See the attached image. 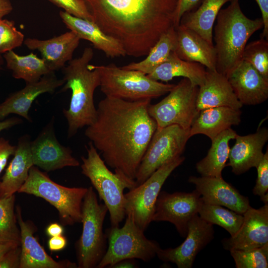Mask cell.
<instances>
[{"label": "cell", "instance_id": "4316f807", "mask_svg": "<svg viewBox=\"0 0 268 268\" xmlns=\"http://www.w3.org/2000/svg\"><path fill=\"white\" fill-rule=\"evenodd\" d=\"M241 112L228 107H216L199 112L190 129V137L202 134L211 140L222 132L238 125L241 122Z\"/></svg>", "mask_w": 268, "mask_h": 268}, {"label": "cell", "instance_id": "681fc988", "mask_svg": "<svg viewBox=\"0 0 268 268\" xmlns=\"http://www.w3.org/2000/svg\"><path fill=\"white\" fill-rule=\"evenodd\" d=\"M18 245L13 243H0V257L6 251L13 247Z\"/></svg>", "mask_w": 268, "mask_h": 268}, {"label": "cell", "instance_id": "7c38bea8", "mask_svg": "<svg viewBox=\"0 0 268 268\" xmlns=\"http://www.w3.org/2000/svg\"><path fill=\"white\" fill-rule=\"evenodd\" d=\"M185 159L180 156L165 164L142 184L125 194L126 215L132 212L136 224L143 231L152 221L156 201L164 183Z\"/></svg>", "mask_w": 268, "mask_h": 268}, {"label": "cell", "instance_id": "d6a6232c", "mask_svg": "<svg viewBox=\"0 0 268 268\" xmlns=\"http://www.w3.org/2000/svg\"><path fill=\"white\" fill-rule=\"evenodd\" d=\"M198 214L206 221L224 228L230 236L237 232L243 220V214L221 205L206 204L203 202Z\"/></svg>", "mask_w": 268, "mask_h": 268}, {"label": "cell", "instance_id": "5b68a950", "mask_svg": "<svg viewBox=\"0 0 268 268\" xmlns=\"http://www.w3.org/2000/svg\"><path fill=\"white\" fill-rule=\"evenodd\" d=\"M86 148L87 156L81 157V173L89 179L99 199L107 206L111 227H120L126 217L124 190H130L134 186L108 169L91 141Z\"/></svg>", "mask_w": 268, "mask_h": 268}, {"label": "cell", "instance_id": "f35d334b", "mask_svg": "<svg viewBox=\"0 0 268 268\" xmlns=\"http://www.w3.org/2000/svg\"><path fill=\"white\" fill-rule=\"evenodd\" d=\"M48 0L72 16L92 21V16L82 0Z\"/></svg>", "mask_w": 268, "mask_h": 268}, {"label": "cell", "instance_id": "277c9868", "mask_svg": "<svg viewBox=\"0 0 268 268\" xmlns=\"http://www.w3.org/2000/svg\"><path fill=\"white\" fill-rule=\"evenodd\" d=\"M213 28L216 51V70L227 78L243 61V53L251 36L263 28L262 18L251 19L240 7L239 0H232L221 8Z\"/></svg>", "mask_w": 268, "mask_h": 268}, {"label": "cell", "instance_id": "7bdbcfd3", "mask_svg": "<svg viewBox=\"0 0 268 268\" xmlns=\"http://www.w3.org/2000/svg\"><path fill=\"white\" fill-rule=\"evenodd\" d=\"M259 5L264 22L261 37L268 40V0H255Z\"/></svg>", "mask_w": 268, "mask_h": 268}, {"label": "cell", "instance_id": "cb8c5ba5", "mask_svg": "<svg viewBox=\"0 0 268 268\" xmlns=\"http://www.w3.org/2000/svg\"><path fill=\"white\" fill-rule=\"evenodd\" d=\"M31 141L28 134L19 138L13 157L0 181V199L15 194L27 180L30 169L34 165Z\"/></svg>", "mask_w": 268, "mask_h": 268}, {"label": "cell", "instance_id": "836d02e7", "mask_svg": "<svg viewBox=\"0 0 268 268\" xmlns=\"http://www.w3.org/2000/svg\"><path fill=\"white\" fill-rule=\"evenodd\" d=\"M15 194L0 199V243L21 244L15 209Z\"/></svg>", "mask_w": 268, "mask_h": 268}, {"label": "cell", "instance_id": "b9f144b4", "mask_svg": "<svg viewBox=\"0 0 268 268\" xmlns=\"http://www.w3.org/2000/svg\"><path fill=\"white\" fill-rule=\"evenodd\" d=\"M16 146L11 145L8 140L3 137L0 138V176L5 167L9 158L13 155Z\"/></svg>", "mask_w": 268, "mask_h": 268}, {"label": "cell", "instance_id": "52a82bcc", "mask_svg": "<svg viewBox=\"0 0 268 268\" xmlns=\"http://www.w3.org/2000/svg\"><path fill=\"white\" fill-rule=\"evenodd\" d=\"M100 73L101 91L106 96L128 101L152 99L168 93L175 84L164 83L143 72L114 64L95 66Z\"/></svg>", "mask_w": 268, "mask_h": 268}, {"label": "cell", "instance_id": "8fae6325", "mask_svg": "<svg viewBox=\"0 0 268 268\" xmlns=\"http://www.w3.org/2000/svg\"><path fill=\"white\" fill-rule=\"evenodd\" d=\"M190 138V130L177 125L157 128L138 168L135 187L161 166L180 156Z\"/></svg>", "mask_w": 268, "mask_h": 268}, {"label": "cell", "instance_id": "d6986e66", "mask_svg": "<svg viewBox=\"0 0 268 268\" xmlns=\"http://www.w3.org/2000/svg\"><path fill=\"white\" fill-rule=\"evenodd\" d=\"M55 72L43 76L38 81L27 83L24 88L13 93L0 104V120L14 114L31 121L29 111L34 101L42 94L54 93L65 83L64 79L58 78Z\"/></svg>", "mask_w": 268, "mask_h": 268}, {"label": "cell", "instance_id": "5bb4252c", "mask_svg": "<svg viewBox=\"0 0 268 268\" xmlns=\"http://www.w3.org/2000/svg\"><path fill=\"white\" fill-rule=\"evenodd\" d=\"M213 225L196 214L189 223L184 241L174 248H160L156 256L164 262L175 264L178 268H191L197 255L213 239Z\"/></svg>", "mask_w": 268, "mask_h": 268}, {"label": "cell", "instance_id": "7dc6e473", "mask_svg": "<svg viewBox=\"0 0 268 268\" xmlns=\"http://www.w3.org/2000/svg\"><path fill=\"white\" fill-rule=\"evenodd\" d=\"M22 122V120L16 117H13L0 121V132L8 129Z\"/></svg>", "mask_w": 268, "mask_h": 268}, {"label": "cell", "instance_id": "bcb514c9", "mask_svg": "<svg viewBox=\"0 0 268 268\" xmlns=\"http://www.w3.org/2000/svg\"><path fill=\"white\" fill-rule=\"evenodd\" d=\"M138 265L135 259H124L113 265L110 268H136Z\"/></svg>", "mask_w": 268, "mask_h": 268}, {"label": "cell", "instance_id": "d4e9b609", "mask_svg": "<svg viewBox=\"0 0 268 268\" xmlns=\"http://www.w3.org/2000/svg\"><path fill=\"white\" fill-rule=\"evenodd\" d=\"M176 30L177 44L175 52L178 57L186 61L199 63L208 70L216 71V54L214 45L182 24H179Z\"/></svg>", "mask_w": 268, "mask_h": 268}, {"label": "cell", "instance_id": "e0dca14e", "mask_svg": "<svg viewBox=\"0 0 268 268\" xmlns=\"http://www.w3.org/2000/svg\"><path fill=\"white\" fill-rule=\"evenodd\" d=\"M188 181L195 185L204 203L221 205L241 214L250 206L248 198L241 195L222 177L191 176Z\"/></svg>", "mask_w": 268, "mask_h": 268}, {"label": "cell", "instance_id": "6da1fadb", "mask_svg": "<svg viewBox=\"0 0 268 268\" xmlns=\"http://www.w3.org/2000/svg\"><path fill=\"white\" fill-rule=\"evenodd\" d=\"M151 100L106 96L84 133L105 164L134 187L138 168L157 127L148 111Z\"/></svg>", "mask_w": 268, "mask_h": 268}, {"label": "cell", "instance_id": "9a60e30c", "mask_svg": "<svg viewBox=\"0 0 268 268\" xmlns=\"http://www.w3.org/2000/svg\"><path fill=\"white\" fill-rule=\"evenodd\" d=\"M52 119L31 142L34 166L46 172L66 167H78L79 162L72 155V150L62 145L56 138Z\"/></svg>", "mask_w": 268, "mask_h": 268}, {"label": "cell", "instance_id": "f546056e", "mask_svg": "<svg viewBox=\"0 0 268 268\" xmlns=\"http://www.w3.org/2000/svg\"><path fill=\"white\" fill-rule=\"evenodd\" d=\"M237 133L229 128L217 135L211 140L207 155L196 165L201 176L222 178V172L228 159L230 140L235 139Z\"/></svg>", "mask_w": 268, "mask_h": 268}, {"label": "cell", "instance_id": "ac0fdd59", "mask_svg": "<svg viewBox=\"0 0 268 268\" xmlns=\"http://www.w3.org/2000/svg\"><path fill=\"white\" fill-rule=\"evenodd\" d=\"M21 234V260L19 268H77L75 263L65 260L56 261L50 256L34 236L37 228L31 221L23 220L20 207H15Z\"/></svg>", "mask_w": 268, "mask_h": 268}, {"label": "cell", "instance_id": "f907efd6", "mask_svg": "<svg viewBox=\"0 0 268 268\" xmlns=\"http://www.w3.org/2000/svg\"><path fill=\"white\" fill-rule=\"evenodd\" d=\"M3 58L1 56V54H0V68L3 64Z\"/></svg>", "mask_w": 268, "mask_h": 268}, {"label": "cell", "instance_id": "484cf974", "mask_svg": "<svg viewBox=\"0 0 268 268\" xmlns=\"http://www.w3.org/2000/svg\"><path fill=\"white\" fill-rule=\"evenodd\" d=\"M60 16L66 27L80 39L91 42L94 47L112 58L125 56L126 53L116 39L104 33L94 22L72 16L61 10Z\"/></svg>", "mask_w": 268, "mask_h": 268}, {"label": "cell", "instance_id": "30bf717a", "mask_svg": "<svg viewBox=\"0 0 268 268\" xmlns=\"http://www.w3.org/2000/svg\"><path fill=\"white\" fill-rule=\"evenodd\" d=\"M199 86L187 78L182 79L158 103L150 104L148 111L157 127L177 125L190 130L199 111L196 106Z\"/></svg>", "mask_w": 268, "mask_h": 268}, {"label": "cell", "instance_id": "603a6c76", "mask_svg": "<svg viewBox=\"0 0 268 268\" xmlns=\"http://www.w3.org/2000/svg\"><path fill=\"white\" fill-rule=\"evenodd\" d=\"M203 83L199 87L196 101L198 110L216 107L240 109L243 105L237 99L224 75L206 69Z\"/></svg>", "mask_w": 268, "mask_h": 268}, {"label": "cell", "instance_id": "9c48e42d", "mask_svg": "<svg viewBox=\"0 0 268 268\" xmlns=\"http://www.w3.org/2000/svg\"><path fill=\"white\" fill-rule=\"evenodd\" d=\"M122 227H111L105 230L108 247L96 268H110L124 259H139L149 262L161 248L156 241L150 240L136 224L132 212L126 215Z\"/></svg>", "mask_w": 268, "mask_h": 268}, {"label": "cell", "instance_id": "ee69618b", "mask_svg": "<svg viewBox=\"0 0 268 268\" xmlns=\"http://www.w3.org/2000/svg\"><path fill=\"white\" fill-rule=\"evenodd\" d=\"M67 244V239L63 235L51 237L48 242L49 250L53 252L63 250L66 247Z\"/></svg>", "mask_w": 268, "mask_h": 268}, {"label": "cell", "instance_id": "ffe728a7", "mask_svg": "<svg viewBox=\"0 0 268 268\" xmlns=\"http://www.w3.org/2000/svg\"><path fill=\"white\" fill-rule=\"evenodd\" d=\"M80 40L70 31L47 40L28 38L23 43L29 49L38 51L50 70L55 72L62 69L66 63L72 59Z\"/></svg>", "mask_w": 268, "mask_h": 268}, {"label": "cell", "instance_id": "ab89813d", "mask_svg": "<svg viewBox=\"0 0 268 268\" xmlns=\"http://www.w3.org/2000/svg\"><path fill=\"white\" fill-rule=\"evenodd\" d=\"M20 245L6 251L0 257V268H19L21 260Z\"/></svg>", "mask_w": 268, "mask_h": 268}, {"label": "cell", "instance_id": "ba28073f", "mask_svg": "<svg viewBox=\"0 0 268 268\" xmlns=\"http://www.w3.org/2000/svg\"><path fill=\"white\" fill-rule=\"evenodd\" d=\"M87 189L59 185L33 165L27 180L17 192L44 199L57 209L60 220L65 226L81 223L82 204Z\"/></svg>", "mask_w": 268, "mask_h": 268}, {"label": "cell", "instance_id": "60d3db41", "mask_svg": "<svg viewBox=\"0 0 268 268\" xmlns=\"http://www.w3.org/2000/svg\"><path fill=\"white\" fill-rule=\"evenodd\" d=\"M201 0H176V7L174 16V26L176 28L180 24L183 14L187 12L194 10Z\"/></svg>", "mask_w": 268, "mask_h": 268}, {"label": "cell", "instance_id": "d590c367", "mask_svg": "<svg viewBox=\"0 0 268 268\" xmlns=\"http://www.w3.org/2000/svg\"><path fill=\"white\" fill-rule=\"evenodd\" d=\"M236 268H268V243L250 250H231Z\"/></svg>", "mask_w": 268, "mask_h": 268}, {"label": "cell", "instance_id": "4fadbf2b", "mask_svg": "<svg viewBox=\"0 0 268 268\" xmlns=\"http://www.w3.org/2000/svg\"><path fill=\"white\" fill-rule=\"evenodd\" d=\"M202 203L195 189L191 193L160 191L156 201L152 221H167L173 224L180 235L185 238L192 217L198 214Z\"/></svg>", "mask_w": 268, "mask_h": 268}, {"label": "cell", "instance_id": "1f68e13d", "mask_svg": "<svg viewBox=\"0 0 268 268\" xmlns=\"http://www.w3.org/2000/svg\"><path fill=\"white\" fill-rule=\"evenodd\" d=\"M176 44V30L173 26L160 37L150 49L146 58L140 62L132 63L121 67L138 70L146 75L148 74L165 62L171 52L175 51Z\"/></svg>", "mask_w": 268, "mask_h": 268}, {"label": "cell", "instance_id": "7a4b0ae2", "mask_svg": "<svg viewBox=\"0 0 268 268\" xmlns=\"http://www.w3.org/2000/svg\"><path fill=\"white\" fill-rule=\"evenodd\" d=\"M94 22L118 40L126 55L146 56L174 26L176 0H82Z\"/></svg>", "mask_w": 268, "mask_h": 268}, {"label": "cell", "instance_id": "3957f363", "mask_svg": "<svg viewBox=\"0 0 268 268\" xmlns=\"http://www.w3.org/2000/svg\"><path fill=\"white\" fill-rule=\"evenodd\" d=\"M93 55L91 48H85L80 57L68 62L62 69L65 83L61 90L71 91L69 107L63 111L67 122L68 137L92 124L96 119L94 93L100 86V76L98 70L89 64Z\"/></svg>", "mask_w": 268, "mask_h": 268}, {"label": "cell", "instance_id": "83f0119b", "mask_svg": "<svg viewBox=\"0 0 268 268\" xmlns=\"http://www.w3.org/2000/svg\"><path fill=\"white\" fill-rule=\"evenodd\" d=\"M206 71L201 64L183 60L173 51L165 62L147 75L152 79L164 82L182 76L189 79L193 85L199 87L204 81Z\"/></svg>", "mask_w": 268, "mask_h": 268}, {"label": "cell", "instance_id": "e575fe53", "mask_svg": "<svg viewBox=\"0 0 268 268\" xmlns=\"http://www.w3.org/2000/svg\"><path fill=\"white\" fill-rule=\"evenodd\" d=\"M243 61L250 64L268 80V40L261 37L246 44L243 53Z\"/></svg>", "mask_w": 268, "mask_h": 268}, {"label": "cell", "instance_id": "2e32d148", "mask_svg": "<svg viewBox=\"0 0 268 268\" xmlns=\"http://www.w3.org/2000/svg\"><path fill=\"white\" fill-rule=\"evenodd\" d=\"M243 215L237 232L222 240L224 249L247 250L268 243V203L258 209L250 206Z\"/></svg>", "mask_w": 268, "mask_h": 268}, {"label": "cell", "instance_id": "c3c4849f", "mask_svg": "<svg viewBox=\"0 0 268 268\" xmlns=\"http://www.w3.org/2000/svg\"><path fill=\"white\" fill-rule=\"evenodd\" d=\"M12 10L10 0H0V19L9 14Z\"/></svg>", "mask_w": 268, "mask_h": 268}, {"label": "cell", "instance_id": "f6af8a7d", "mask_svg": "<svg viewBox=\"0 0 268 268\" xmlns=\"http://www.w3.org/2000/svg\"><path fill=\"white\" fill-rule=\"evenodd\" d=\"M46 233L50 237L62 235L64 233V228L61 225L58 223H52L47 227Z\"/></svg>", "mask_w": 268, "mask_h": 268}, {"label": "cell", "instance_id": "74e56055", "mask_svg": "<svg viewBox=\"0 0 268 268\" xmlns=\"http://www.w3.org/2000/svg\"><path fill=\"white\" fill-rule=\"evenodd\" d=\"M257 178L256 185L253 189L254 195L260 197L261 200L265 204L268 203V149L256 167Z\"/></svg>", "mask_w": 268, "mask_h": 268}, {"label": "cell", "instance_id": "f1b7e54d", "mask_svg": "<svg viewBox=\"0 0 268 268\" xmlns=\"http://www.w3.org/2000/svg\"><path fill=\"white\" fill-rule=\"evenodd\" d=\"M232 0H202L197 9L182 16L180 24L194 31L208 43L213 44L212 32L216 17L223 5Z\"/></svg>", "mask_w": 268, "mask_h": 268}, {"label": "cell", "instance_id": "44dd1931", "mask_svg": "<svg viewBox=\"0 0 268 268\" xmlns=\"http://www.w3.org/2000/svg\"><path fill=\"white\" fill-rule=\"evenodd\" d=\"M235 142L230 148L229 162L235 175L243 174L252 167L256 168L262 159L263 149L268 140L267 128H259L256 133L246 135L237 134Z\"/></svg>", "mask_w": 268, "mask_h": 268}, {"label": "cell", "instance_id": "8d00e7d4", "mask_svg": "<svg viewBox=\"0 0 268 268\" xmlns=\"http://www.w3.org/2000/svg\"><path fill=\"white\" fill-rule=\"evenodd\" d=\"M24 36L17 30L13 21L0 19V54L21 46Z\"/></svg>", "mask_w": 268, "mask_h": 268}, {"label": "cell", "instance_id": "7402d4cb", "mask_svg": "<svg viewBox=\"0 0 268 268\" xmlns=\"http://www.w3.org/2000/svg\"><path fill=\"white\" fill-rule=\"evenodd\" d=\"M227 78L243 105L259 104L268 98V80L246 61H242Z\"/></svg>", "mask_w": 268, "mask_h": 268}, {"label": "cell", "instance_id": "4dcf8cb0", "mask_svg": "<svg viewBox=\"0 0 268 268\" xmlns=\"http://www.w3.org/2000/svg\"><path fill=\"white\" fill-rule=\"evenodd\" d=\"M6 67L12 71L16 79L24 80L26 83L38 81L44 75L52 72L44 61L33 53L20 56L13 50L3 54Z\"/></svg>", "mask_w": 268, "mask_h": 268}, {"label": "cell", "instance_id": "8992f818", "mask_svg": "<svg viewBox=\"0 0 268 268\" xmlns=\"http://www.w3.org/2000/svg\"><path fill=\"white\" fill-rule=\"evenodd\" d=\"M108 211L104 203L98 202L93 187L88 188L81 207L82 230L75 244L78 268H97L107 249L103 224Z\"/></svg>", "mask_w": 268, "mask_h": 268}]
</instances>
